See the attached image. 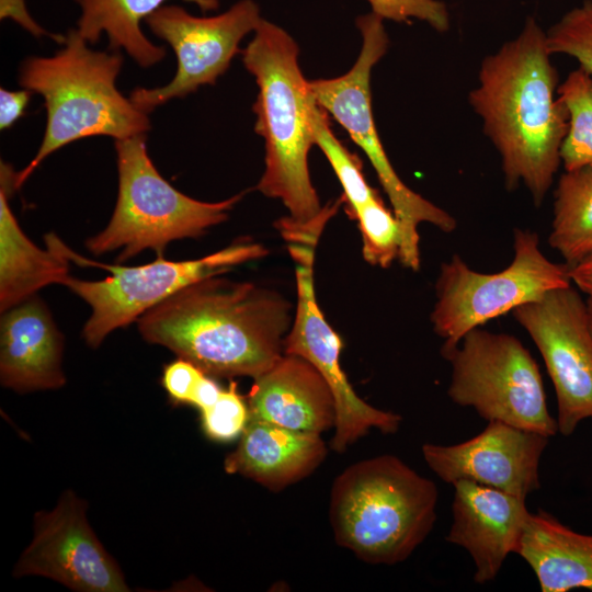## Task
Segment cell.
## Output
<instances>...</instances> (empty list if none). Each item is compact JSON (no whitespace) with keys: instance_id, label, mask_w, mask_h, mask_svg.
Returning a JSON list of instances; mask_svg holds the SVG:
<instances>
[{"instance_id":"10","label":"cell","mask_w":592,"mask_h":592,"mask_svg":"<svg viewBox=\"0 0 592 592\" xmlns=\"http://www.w3.org/2000/svg\"><path fill=\"white\" fill-rule=\"evenodd\" d=\"M452 365L447 395L487 421H501L548 437L558 432L547 407L537 362L514 335L475 328L443 356Z\"/></svg>"},{"instance_id":"5","label":"cell","mask_w":592,"mask_h":592,"mask_svg":"<svg viewBox=\"0 0 592 592\" xmlns=\"http://www.w3.org/2000/svg\"><path fill=\"white\" fill-rule=\"evenodd\" d=\"M64 45L52 57L27 58L20 70V84L43 95L47 124L37 153L16 173V190L46 157L72 141L101 135L124 139L150 128L147 113L115 87L121 54L91 50L77 30Z\"/></svg>"},{"instance_id":"23","label":"cell","mask_w":592,"mask_h":592,"mask_svg":"<svg viewBox=\"0 0 592 592\" xmlns=\"http://www.w3.org/2000/svg\"><path fill=\"white\" fill-rule=\"evenodd\" d=\"M554 197L548 243L571 266L592 251V166L565 171Z\"/></svg>"},{"instance_id":"31","label":"cell","mask_w":592,"mask_h":592,"mask_svg":"<svg viewBox=\"0 0 592 592\" xmlns=\"http://www.w3.org/2000/svg\"><path fill=\"white\" fill-rule=\"evenodd\" d=\"M32 91L0 89V129L10 128L21 116L31 99Z\"/></svg>"},{"instance_id":"20","label":"cell","mask_w":592,"mask_h":592,"mask_svg":"<svg viewBox=\"0 0 592 592\" xmlns=\"http://www.w3.org/2000/svg\"><path fill=\"white\" fill-rule=\"evenodd\" d=\"M16 173L1 163L0 189V309L1 312L36 295L68 275L69 261L54 248L36 247L20 228L9 205Z\"/></svg>"},{"instance_id":"16","label":"cell","mask_w":592,"mask_h":592,"mask_svg":"<svg viewBox=\"0 0 592 592\" xmlns=\"http://www.w3.org/2000/svg\"><path fill=\"white\" fill-rule=\"evenodd\" d=\"M453 487V521L446 540L469 554L476 568L474 580L485 584L516 553L532 512L525 498L494 488L466 480Z\"/></svg>"},{"instance_id":"8","label":"cell","mask_w":592,"mask_h":592,"mask_svg":"<svg viewBox=\"0 0 592 592\" xmlns=\"http://www.w3.org/2000/svg\"><path fill=\"white\" fill-rule=\"evenodd\" d=\"M45 242L69 262L96 266L111 273L102 281H82L69 274L60 281L61 285L67 286L91 308L82 337L93 349L112 331L137 321L146 311L185 286L223 274L235 265L261 259L269 253L261 243L240 239L195 260L170 261L161 255L145 265L126 266L89 260L73 252L54 234H47Z\"/></svg>"},{"instance_id":"29","label":"cell","mask_w":592,"mask_h":592,"mask_svg":"<svg viewBox=\"0 0 592 592\" xmlns=\"http://www.w3.org/2000/svg\"><path fill=\"white\" fill-rule=\"evenodd\" d=\"M372 12L384 20L402 23L411 19L426 22L437 32L449 29V14L440 0H366Z\"/></svg>"},{"instance_id":"18","label":"cell","mask_w":592,"mask_h":592,"mask_svg":"<svg viewBox=\"0 0 592 592\" xmlns=\"http://www.w3.org/2000/svg\"><path fill=\"white\" fill-rule=\"evenodd\" d=\"M249 420L273 423L293 431L321 434L334 428L333 394L307 360L284 354L254 378L247 396Z\"/></svg>"},{"instance_id":"13","label":"cell","mask_w":592,"mask_h":592,"mask_svg":"<svg viewBox=\"0 0 592 592\" xmlns=\"http://www.w3.org/2000/svg\"><path fill=\"white\" fill-rule=\"evenodd\" d=\"M262 20L253 0H241L228 11L206 18L191 15L179 5H162L145 21L174 50L177 72L163 87L135 89L130 101L148 113L172 98H184L201 86L215 84L241 53L240 41Z\"/></svg>"},{"instance_id":"14","label":"cell","mask_w":592,"mask_h":592,"mask_svg":"<svg viewBox=\"0 0 592 592\" xmlns=\"http://www.w3.org/2000/svg\"><path fill=\"white\" fill-rule=\"evenodd\" d=\"M87 503L66 490L52 511L34 515V537L13 577L42 576L80 592L129 591L125 577L87 520Z\"/></svg>"},{"instance_id":"24","label":"cell","mask_w":592,"mask_h":592,"mask_svg":"<svg viewBox=\"0 0 592 592\" xmlns=\"http://www.w3.org/2000/svg\"><path fill=\"white\" fill-rule=\"evenodd\" d=\"M557 92L568 111V130L560 148L563 169L592 166V75L579 67L568 73Z\"/></svg>"},{"instance_id":"28","label":"cell","mask_w":592,"mask_h":592,"mask_svg":"<svg viewBox=\"0 0 592 592\" xmlns=\"http://www.w3.org/2000/svg\"><path fill=\"white\" fill-rule=\"evenodd\" d=\"M202 426L206 436L214 441L228 442L241 435L249 422L247 402L231 382L223 389L217 400L201 410Z\"/></svg>"},{"instance_id":"7","label":"cell","mask_w":592,"mask_h":592,"mask_svg":"<svg viewBox=\"0 0 592 592\" xmlns=\"http://www.w3.org/2000/svg\"><path fill=\"white\" fill-rule=\"evenodd\" d=\"M383 21L374 12L360 15L356 26L362 35V47L352 68L340 77L308 81V86L317 104L348 132L368 158L400 224L398 259L405 267L418 271L421 263L418 226L429 223L449 234L456 229L457 221L403 183L379 139L369 82L372 69L385 56L389 45Z\"/></svg>"},{"instance_id":"32","label":"cell","mask_w":592,"mask_h":592,"mask_svg":"<svg viewBox=\"0 0 592 592\" xmlns=\"http://www.w3.org/2000/svg\"><path fill=\"white\" fill-rule=\"evenodd\" d=\"M570 280L583 294L592 299V251L578 263L569 266Z\"/></svg>"},{"instance_id":"17","label":"cell","mask_w":592,"mask_h":592,"mask_svg":"<svg viewBox=\"0 0 592 592\" xmlns=\"http://www.w3.org/2000/svg\"><path fill=\"white\" fill-rule=\"evenodd\" d=\"M64 337L46 305L34 295L2 312L0 380L24 394L66 384L61 368Z\"/></svg>"},{"instance_id":"11","label":"cell","mask_w":592,"mask_h":592,"mask_svg":"<svg viewBox=\"0 0 592 592\" xmlns=\"http://www.w3.org/2000/svg\"><path fill=\"white\" fill-rule=\"evenodd\" d=\"M511 312L536 345L554 384L558 432L571 435L582 421H592V329L587 301L570 285Z\"/></svg>"},{"instance_id":"15","label":"cell","mask_w":592,"mask_h":592,"mask_svg":"<svg viewBox=\"0 0 592 592\" xmlns=\"http://www.w3.org/2000/svg\"><path fill=\"white\" fill-rule=\"evenodd\" d=\"M550 437L488 421L462 443L422 445L429 468L444 482L466 480L525 498L540 488L539 463Z\"/></svg>"},{"instance_id":"6","label":"cell","mask_w":592,"mask_h":592,"mask_svg":"<svg viewBox=\"0 0 592 592\" xmlns=\"http://www.w3.org/2000/svg\"><path fill=\"white\" fill-rule=\"evenodd\" d=\"M118 193L107 226L86 242L101 255L121 249L117 261L151 249L163 255L167 244L183 238H197L228 218L243 193L220 202L194 200L163 179L147 152L146 135L115 140Z\"/></svg>"},{"instance_id":"21","label":"cell","mask_w":592,"mask_h":592,"mask_svg":"<svg viewBox=\"0 0 592 592\" xmlns=\"http://www.w3.org/2000/svg\"><path fill=\"white\" fill-rule=\"evenodd\" d=\"M543 592L592 591V535L567 527L544 511L531 513L516 553Z\"/></svg>"},{"instance_id":"4","label":"cell","mask_w":592,"mask_h":592,"mask_svg":"<svg viewBox=\"0 0 592 592\" xmlns=\"http://www.w3.org/2000/svg\"><path fill=\"white\" fill-rule=\"evenodd\" d=\"M439 490L399 457L354 463L333 480L329 521L335 543L371 565L407 560L436 521Z\"/></svg>"},{"instance_id":"25","label":"cell","mask_w":592,"mask_h":592,"mask_svg":"<svg viewBox=\"0 0 592 592\" xmlns=\"http://www.w3.org/2000/svg\"><path fill=\"white\" fill-rule=\"evenodd\" d=\"M309 115L314 145L320 148L332 167L343 189L345 213L351 219H355L357 210L379 194L368 185L363 174L361 159L335 137L328 113L315 99Z\"/></svg>"},{"instance_id":"27","label":"cell","mask_w":592,"mask_h":592,"mask_svg":"<svg viewBox=\"0 0 592 592\" xmlns=\"http://www.w3.org/2000/svg\"><path fill=\"white\" fill-rule=\"evenodd\" d=\"M551 55L562 54L579 62V67L592 75V0H584L565 13L546 32Z\"/></svg>"},{"instance_id":"2","label":"cell","mask_w":592,"mask_h":592,"mask_svg":"<svg viewBox=\"0 0 592 592\" xmlns=\"http://www.w3.org/2000/svg\"><path fill=\"white\" fill-rule=\"evenodd\" d=\"M284 297L213 275L178 291L137 319L141 337L213 378L265 373L284 355L292 326Z\"/></svg>"},{"instance_id":"19","label":"cell","mask_w":592,"mask_h":592,"mask_svg":"<svg viewBox=\"0 0 592 592\" xmlns=\"http://www.w3.org/2000/svg\"><path fill=\"white\" fill-rule=\"evenodd\" d=\"M327 453L321 434L249 420L236 449L226 456L224 469L280 492L311 475Z\"/></svg>"},{"instance_id":"33","label":"cell","mask_w":592,"mask_h":592,"mask_svg":"<svg viewBox=\"0 0 592 592\" xmlns=\"http://www.w3.org/2000/svg\"><path fill=\"white\" fill-rule=\"evenodd\" d=\"M587 309H588L590 326L592 329V299H589V298L587 299Z\"/></svg>"},{"instance_id":"9","label":"cell","mask_w":592,"mask_h":592,"mask_svg":"<svg viewBox=\"0 0 592 592\" xmlns=\"http://www.w3.org/2000/svg\"><path fill=\"white\" fill-rule=\"evenodd\" d=\"M513 252L511 263L496 273L477 272L458 254L441 264L430 320L444 341L442 356L470 330L549 291L572 285L569 265L550 261L542 252L536 232L515 228Z\"/></svg>"},{"instance_id":"12","label":"cell","mask_w":592,"mask_h":592,"mask_svg":"<svg viewBox=\"0 0 592 592\" xmlns=\"http://www.w3.org/2000/svg\"><path fill=\"white\" fill-rule=\"evenodd\" d=\"M314 243H288L295 262L297 305L294 321L284 341V354L311 363L330 387L337 419L330 447L343 453L372 428L382 433L398 431L402 418L364 401L350 384L340 364L342 341L320 310L314 281Z\"/></svg>"},{"instance_id":"22","label":"cell","mask_w":592,"mask_h":592,"mask_svg":"<svg viewBox=\"0 0 592 592\" xmlns=\"http://www.w3.org/2000/svg\"><path fill=\"white\" fill-rule=\"evenodd\" d=\"M168 0H77L81 8L78 33L89 43H96L105 32L111 49L124 48L144 68L159 62L166 56L161 46L153 45L144 35L140 22ZM198 5L205 12L216 10L219 0H183Z\"/></svg>"},{"instance_id":"1","label":"cell","mask_w":592,"mask_h":592,"mask_svg":"<svg viewBox=\"0 0 592 592\" xmlns=\"http://www.w3.org/2000/svg\"><path fill=\"white\" fill-rule=\"evenodd\" d=\"M547 35L528 18L520 34L486 56L468 103L497 149L506 190L524 184L538 207L561 163L568 111Z\"/></svg>"},{"instance_id":"3","label":"cell","mask_w":592,"mask_h":592,"mask_svg":"<svg viewBox=\"0 0 592 592\" xmlns=\"http://www.w3.org/2000/svg\"><path fill=\"white\" fill-rule=\"evenodd\" d=\"M241 54L259 88L254 130L265 143V169L258 190L287 208L288 216L276 224L284 239H319L343 198L321 206L310 179L314 98L298 64V45L282 27L262 20Z\"/></svg>"},{"instance_id":"30","label":"cell","mask_w":592,"mask_h":592,"mask_svg":"<svg viewBox=\"0 0 592 592\" xmlns=\"http://www.w3.org/2000/svg\"><path fill=\"white\" fill-rule=\"evenodd\" d=\"M205 375L191 362L178 358L164 367L161 382L174 403L192 405L197 387Z\"/></svg>"},{"instance_id":"26","label":"cell","mask_w":592,"mask_h":592,"mask_svg":"<svg viewBox=\"0 0 592 592\" xmlns=\"http://www.w3.org/2000/svg\"><path fill=\"white\" fill-rule=\"evenodd\" d=\"M355 220L362 235L364 260L372 265L389 267L399 258L401 244L400 224L394 212L377 196L357 210Z\"/></svg>"}]
</instances>
